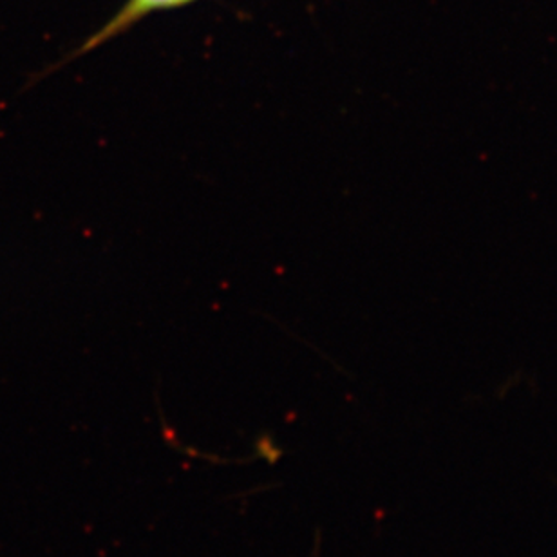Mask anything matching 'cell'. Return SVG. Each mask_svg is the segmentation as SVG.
<instances>
[{
    "mask_svg": "<svg viewBox=\"0 0 557 557\" xmlns=\"http://www.w3.org/2000/svg\"><path fill=\"white\" fill-rule=\"evenodd\" d=\"M193 2L196 0H127L113 18L108 24H103L98 32L92 33L91 37L81 44L67 60L81 59L84 54L91 53L103 44H108L109 40L129 32L131 27L136 26L141 18L149 16L154 11L174 10V8L193 4Z\"/></svg>",
    "mask_w": 557,
    "mask_h": 557,
    "instance_id": "6da1fadb",
    "label": "cell"
}]
</instances>
